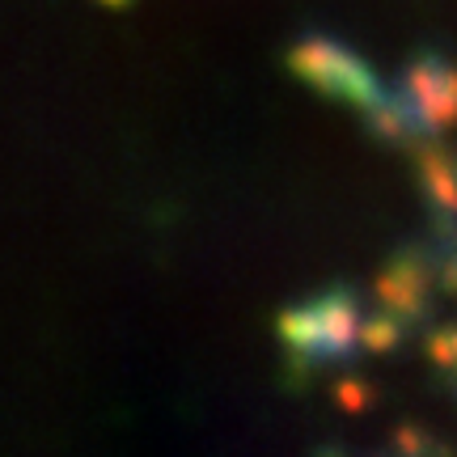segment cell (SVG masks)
Segmentation results:
<instances>
[{"label":"cell","instance_id":"1","mask_svg":"<svg viewBox=\"0 0 457 457\" xmlns=\"http://www.w3.org/2000/svg\"><path fill=\"white\" fill-rule=\"evenodd\" d=\"M360 327H364L360 322V301L347 284L322 288L305 305H293L279 318V339L288 347L293 381H305L322 364H339V360L356 356Z\"/></svg>","mask_w":457,"mask_h":457},{"label":"cell","instance_id":"8","mask_svg":"<svg viewBox=\"0 0 457 457\" xmlns=\"http://www.w3.org/2000/svg\"><path fill=\"white\" fill-rule=\"evenodd\" d=\"M428 356L436 360V369L445 373V381L457 377V327H441L428 335Z\"/></svg>","mask_w":457,"mask_h":457},{"label":"cell","instance_id":"6","mask_svg":"<svg viewBox=\"0 0 457 457\" xmlns=\"http://www.w3.org/2000/svg\"><path fill=\"white\" fill-rule=\"evenodd\" d=\"M432 267H436V288L457 296V216L432 212Z\"/></svg>","mask_w":457,"mask_h":457},{"label":"cell","instance_id":"5","mask_svg":"<svg viewBox=\"0 0 457 457\" xmlns=\"http://www.w3.org/2000/svg\"><path fill=\"white\" fill-rule=\"evenodd\" d=\"M411 153H415V170H420V182H424L428 208L457 216V157L436 140H424Z\"/></svg>","mask_w":457,"mask_h":457},{"label":"cell","instance_id":"9","mask_svg":"<svg viewBox=\"0 0 457 457\" xmlns=\"http://www.w3.org/2000/svg\"><path fill=\"white\" fill-rule=\"evenodd\" d=\"M394 445H398V449H445L441 441H432V436H420V432H411V428H403Z\"/></svg>","mask_w":457,"mask_h":457},{"label":"cell","instance_id":"3","mask_svg":"<svg viewBox=\"0 0 457 457\" xmlns=\"http://www.w3.org/2000/svg\"><path fill=\"white\" fill-rule=\"evenodd\" d=\"M432 288H436L432 245H403L377 271V301H381V310H390L407 330L420 327L432 313Z\"/></svg>","mask_w":457,"mask_h":457},{"label":"cell","instance_id":"4","mask_svg":"<svg viewBox=\"0 0 457 457\" xmlns=\"http://www.w3.org/2000/svg\"><path fill=\"white\" fill-rule=\"evenodd\" d=\"M398 85L424 111V119L432 123L436 136L457 123V64L449 55H441V51H415L411 64L403 68Z\"/></svg>","mask_w":457,"mask_h":457},{"label":"cell","instance_id":"7","mask_svg":"<svg viewBox=\"0 0 457 457\" xmlns=\"http://www.w3.org/2000/svg\"><path fill=\"white\" fill-rule=\"evenodd\" d=\"M403 335H407V327H403L390 310H381L360 327V347H369V352H377V356H386V352H394V347L403 343Z\"/></svg>","mask_w":457,"mask_h":457},{"label":"cell","instance_id":"10","mask_svg":"<svg viewBox=\"0 0 457 457\" xmlns=\"http://www.w3.org/2000/svg\"><path fill=\"white\" fill-rule=\"evenodd\" d=\"M369 386H360V381H343L339 386V398L343 403H347V407H364V403H369Z\"/></svg>","mask_w":457,"mask_h":457},{"label":"cell","instance_id":"2","mask_svg":"<svg viewBox=\"0 0 457 457\" xmlns=\"http://www.w3.org/2000/svg\"><path fill=\"white\" fill-rule=\"evenodd\" d=\"M288 68L310 89L343 102V106H356V111H373L377 98L386 94V85L373 72V64L360 51L347 47V43L330 38V34H305V38H296L293 47H288Z\"/></svg>","mask_w":457,"mask_h":457}]
</instances>
